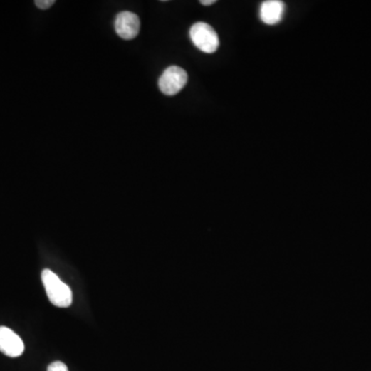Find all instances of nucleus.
<instances>
[{"label":"nucleus","instance_id":"9","mask_svg":"<svg viewBox=\"0 0 371 371\" xmlns=\"http://www.w3.org/2000/svg\"><path fill=\"white\" fill-rule=\"evenodd\" d=\"M200 4H204V6H211V4H216V0H202Z\"/></svg>","mask_w":371,"mask_h":371},{"label":"nucleus","instance_id":"3","mask_svg":"<svg viewBox=\"0 0 371 371\" xmlns=\"http://www.w3.org/2000/svg\"><path fill=\"white\" fill-rule=\"evenodd\" d=\"M188 82V75L185 69L179 66H172L163 71L159 78V88L167 96L177 95L186 86Z\"/></svg>","mask_w":371,"mask_h":371},{"label":"nucleus","instance_id":"4","mask_svg":"<svg viewBox=\"0 0 371 371\" xmlns=\"http://www.w3.org/2000/svg\"><path fill=\"white\" fill-rule=\"evenodd\" d=\"M115 29L120 38L130 41L137 38L140 30V20L131 11H121L115 20Z\"/></svg>","mask_w":371,"mask_h":371},{"label":"nucleus","instance_id":"6","mask_svg":"<svg viewBox=\"0 0 371 371\" xmlns=\"http://www.w3.org/2000/svg\"><path fill=\"white\" fill-rule=\"evenodd\" d=\"M285 4L280 0H267L260 8V18L267 25H276L283 19Z\"/></svg>","mask_w":371,"mask_h":371},{"label":"nucleus","instance_id":"8","mask_svg":"<svg viewBox=\"0 0 371 371\" xmlns=\"http://www.w3.org/2000/svg\"><path fill=\"white\" fill-rule=\"evenodd\" d=\"M34 4L41 10H48L53 6V4H55V0H36Z\"/></svg>","mask_w":371,"mask_h":371},{"label":"nucleus","instance_id":"7","mask_svg":"<svg viewBox=\"0 0 371 371\" xmlns=\"http://www.w3.org/2000/svg\"><path fill=\"white\" fill-rule=\"evenodd\" d=\"M48 371H68V368L63 362L55 361L50 364Z\"/></svg>","mask_w":371,"mask_h":371},{"label":"nucleus","instance_id":"5","mask_svg":"<svg viewBox=\"0 0 371 371\" xmlns=\"http://www.w3.org/2000/svg\"><path fill=\"white\" fill-rule=\"evenodd\" d=\"M25 345L17 333L8 327H0V352L11 358H17L24 352Z\"/></svg>","mask_w":371,"mask_h":371},{"label":"nucleus","instance_id":"2","mask_svg":"<svg viewBox=\"0 0 371 371\" xmlns=\"http://www.w3.org/2000/svg\"><path fill=\"white\" fill-rule=\"evenodd\" d=\"M190 38L195 47L207 54L215 53L220 45L215 29L204 22L195 23L191 27Z\"/></svg>","mask_w":371,"mask_h":371},{"label":"nucleus","instance_id":"1","mask_svg":"<svg viewBox=\"0 0 371 371\" xmlns=\"http://www.w3.org/2000/svg\"><path fill=\"white\" fill-rule=\"evenodd\" d=\"M41 281L51 303L57 308H68L73 303V292L66 283L62 282L56 273L50 269H43Z\"/></svg>","mask_w":371,"mask_h":371}]
</instances>
